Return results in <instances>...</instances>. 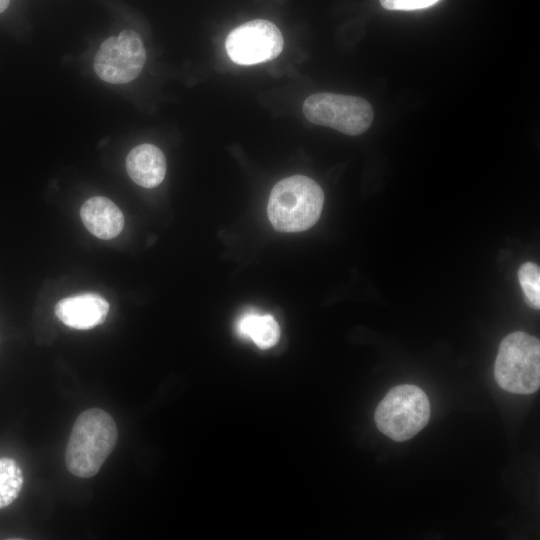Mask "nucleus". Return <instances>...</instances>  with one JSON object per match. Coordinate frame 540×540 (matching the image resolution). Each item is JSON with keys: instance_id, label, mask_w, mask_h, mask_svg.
Masks as SVG:
<instances>
[{"instance_id": "f257e3e1", "label": "nucleus", "mask_w": 540, "mask_h": 540, "mask_svg": "<svg viewBox=\"0 0 540 540\" xmlns=\"http://www.w3.org/2000/svg\"><path fill=\"white\" fill-rule=\"evenodd\" d=\"M117 427L113 418L100 408H90L76 419L68 439L65 463L73 475L90 478L114 450Z\"/></svg>"}, {"instance_id": "f03ea898", "label": "nucleus", "mask_w": 540, "mask_h": 540, "mask_svg": "<svg viewBox=\"0 0 540 540\" xmlns=\"http://www.w3.org/2000/svg\"><path fill=\"white\" fill-rule=\"evenodd\" d=\"M323 203V190L314 180L294 175L273 187L267 206L268 218L278 231L301 232L318 221Z\"/></svg>"}, {"instance_id": "7ed1b4c3", "label": "nucleus", "mask_w": 540, "mask_h": 540, "mask_svg": "<svg viewBox=\"0 0 540 540\" xmlns=\"http://www.w3.org/2000/svg\"><path fill=\"white\" fill-rule=\"evenodd\" d=\"M494 377L504 390L532 394L540 386V342L523 331L510 333L500 343Z\"/></svg>"}, {"instance_id": "20e7f679", "label": "nucleus", "mask_w": 540, "mask_h": 540, "mask_svg": "<svg viewBox=\"0 0 540 540\" xmlns=\"http://www.w3.org/2000/svg\"><path fill=\"white\" fill-rule=\"evenodd\" d=\"M430 403L425 392L411 384L392 388L375 411L378 429L394 441L415 436L428 423Z\"/></svg>"}, {"instance_id": "39448f33", "label": "nucleus", "mask_w": 540, "mask_h": 540, "mask_svg": "<svg viewBox=\"0 0 540 540\" xmlns=\"http://www.w3.org/2000/svg\"><path fill=\"white\" fill-rule=\"evenodd\" d=\"M303 113L307 120L347 135H359L369 129L374 113L368 101L357 96L315 93L306 98Z\"/></svg>"}, {"instance_id": "423d86ee", "label": "nucleus", "mask_w": 540, "mask_h": 540, "mask_svg": "<svg viewBox=\"0 0 540 540\" xmlns=\"http://www.w3.org/2000/svg\"><path fill=\"white\" fill-rule=\"evenodd\" d=\"M146 50L140 35L124 29L105 39L93 62L96 75L110 84H126L136 79L144 67Z\"/></svg>"}, {"instance_id": "0eeeda50", "label": "nucleus", "mask_w": 540, "mask_h": 540, "mask_svg": "<svg viewBox=\"0 0 540 540\" xmlns=\"http://www.w3.org/2000/svg\"><path fill=\"white\" fill-rule=\"evenodd\" d=\"M283 37L270 21L256 19L234 28L226 38V51L235 63L253 65L271 61L283 49Z\"/></svg>"}, {"instance_id": "6e6552de", "label": "nucleus", "mask_w": 540, "mask_h": 540, "mask_svg": "<svg viewBox=\"0 0 540 540\" xmlns=\"http://www.w3.org/2000/svg\"><path fill=\"white\" fill-rule=\"evenodd\" d=\"M109 312L108 302L95 293H85L60 300L55 314L66 326L86 330L102 324Z\"/></svg>"}, {"instance_id": "1a4fd4ad", "label": "nucleus", "mask_w": 540, "mask_h": 540, "mask_svg": "<svg viewBox=\"0 0 540 540\" xmlns=\"http://www.w3.org/2000/svg\"><path fill=\"white\" fill-rule=\"evenodd\" d=\"M80 216L88 231L103 240L118 236L124 227L121 210L106 197L89 198L82 205Z\"/></svg>"}, {"instance_id": "9d476101", "label": "nucleus", "mask_w": 540, "mask_h": 540, "mask_svg": "<svg viewBox=\"0 0 540 540\" xmlns=\"http://www.w3.org/2000/svg\"><path fill=\"white\" fill-rule=\"evenodd\" d=\"M129 177L144 188H154L164 179L166 159L155 145L144 143L134 147L126 157Z\"/></svg>"}, {"instance_id": "9b49d317", "label": "nucleus", "mask_w": 540, "mask_h": 540, "mask_svg": "<svg viewBox=\"0 0 540 540\" xmlns=\"http://www.w3.org/2000/svg\"><path fill=\"white\" fill-rule=\"evenodd\" d=\"M236 329L239 336L252 339L261 349L274 346L280 336L278 323L268 314L247 312L238 319Z\"/></svg>"}, {"instance_id": "f8f14e48", "label": "nucleus", "mask_w": 540, "mask_h": 540, "mask_svg": "<svg viewBox=\"0 0 540 540\" xmlns=\"http://www.w3.org/2000/svg\"><path fill=\"white\" fill-rule=\"evenodd\" d=\"M23 482L22 470L17 462L12 458H0V509L15 501Z\"/></svg>"}, {"instance_id": "ddd939ff", "label": "nucleus", "mask_w": 540, "mask_h": 540, "mask_svg": "<svg viewBox=\"0 0 540 540\" xmlns=\"http://www.w3.org/2000/svg\"><path fill=\"white\" fill-rule=\"evenodd\" d=\"M518 280L524 293L526 303L540 308V268L533 262H525L518 270Z\"/></svg>"}, {"instance_id": "4468645a", "label": "nucleus", "mask_w": 540, "mask_h": 540, "mask_svg": "<svg viewBox=\"0 0 540 540\" xmlns=\"http://www.w3.org/2000/svg\"><path fill=\"white\" fill-rule=\"evenodd\" d=\"M439 0H380L387 10L411 11L430 7Z\"/></svg>"}, {"instance_id": "2eb2a0df", "label": "nucleus", "mask_w": 540, "mask_h": 540, "mask_svg": "<svg viewBox=\"0 0 540 540\" xmlns=\"http://www.w3.org/2000/svg\"><path fill=\"white\" fill-rule=\"evenodd\" d=\"M10 4V0H0V13L4 12Z\"/></svg>"}]
</instances>
